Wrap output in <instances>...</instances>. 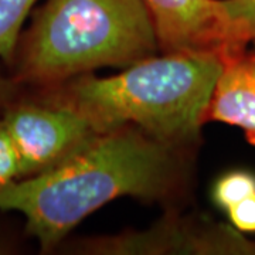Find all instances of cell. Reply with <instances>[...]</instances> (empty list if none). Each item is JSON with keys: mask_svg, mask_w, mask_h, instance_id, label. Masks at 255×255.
<instances>
[{"mask_svg": "<svg viewBox=\"0 0 255 255\" xmlns=\"http://www.w3.org/2000/svg\"><path fill=\"white\" fill-rule=\"evenodd\" d=\"M21 179V163L16 145L0 118V187Z\"/></svg>", "mask_w": 255, "mask_h": 255, "instance_id": "30bf717a", "label": "cell"}, {"mask_svg": "<svg viewBox=\"0 0 255 255\" xmlns=\"http://www.w3.org/2000/svg\"><path fill=\"white\" fill-rule=\"evenodd\" d=\"M255 193V174L246 170H234L221 176L214 184L213 200L227 211L248 196Z\"/></svg>", "mask_w": 255, "mask_h": 255, "instance_id": "9c48e42d", "label": "cell"}, {"mask_svg": "<svg viewBox=\"0 0 255 255\" xmlns=\"http://www.w3.org/2000/svg\"><path fill=\"white\" fill-rule=\"evenodd\" d=\"M223 67L219 53L167 51L128 65L112 77L82 75L60 84L54 98L78 111L98 133L135 127L176 147L190 143L206 124Z\"/></svg>", "mask_w": 255, "mask_h": 255, "instance_id": "7a4b0ae2", "label": "cell"}, {"mask_svg": "<svg viewBox=\"0 0 255 255\" xmlns=\"http://www.w3.org/2000/svg\"><path fill=\"white\" fill-rule=\"evenodd\" d=\"M18 84L14 78H4L0 75V105L11 102L16 97L18 90Z\"/></svg>", "mask_w": 255, "mask_h": 255, "instance_id": "7c38bea8", "label": "cell"}, {"mask_svg": "<svg viewBox=\"0 0 255 255\" xmlns=\"http://www.w3.org/2000/svg\"><path fill=\"white\" fill-rule=\"evenodd\" d=\"M149 9L160 47L166 51L234 54L219 0H142Z\"/></svg>", "mask_w": 255, "mask_h": 255, "instance_id": "5b68a950", "label": "cell"}, {"mask_svg": "<svg viewBox=\"0 0 255 255\" xmlns=\"http://www.w3.org/2000/svg\"><path fill=\"white\" fill-rule=\"evenodd\" d=\"M204 121L240 128L255 146V53L244 48L224 60Z\"/></svg>", "mask_w": 255, "mask_h": 255, "instance_id": "8992f818", "label": "cell"}, {"mask_svg": "<svg viewBox=\"0 0 255 255\" xmlns=\"http://www.w3.org/2000/svg\"><path fill=\"white\" fill-rule=\"evenodd\" d=\"M1 118L20 156L21 179L53 169L98 133L84 115L54 97L13 104Z\"/></svg>", "mask_w": 255, "mask_h": 255, "instance_id": "277c9868", "label": "cell"}, {"mask_svg": "<svg viewBox=\"0 0 255 255\" xmlns=\"http://www.w3.org/2000/svg\"><path fill=\"white\" fill-rule=\"evenodd\" d=\"M177 170L173 146L139 128H117L97 133L53 169L0 187V210L21 213L28 234L43 250H51L110 201L167 194Z\"/></svg>", "mask_w": 255, "mask_h": 255, "instance_id": "6da1fadb", "label": "cell"}, {"mask_svg": "<svg viewBox=\"0 0 255 255\" xmlns=\"http://www.w3.org/2000/svg\"><path fill=\"white\" fill-rule=\"evenodd\" d=\"M228 43L241 51L255 41V0H219Z\"/></svg>", "mask_w": 255, "mask_h": 255, "instance_id": "52a82bcc", "label": "cell"}, {"mask_svg": "<svg viewBox=\"0 0 255 255\" xmlns=\"http://www.w3.org/2000/svg\"><path fill=\"white\" fill-rule=\"evenodd\" d=\"M160 43L142 0H47L23 41L18 82L55 87L100 67H128Z\"/></svg>", "mask_w": 255, "mask_h": 255, "instance_id": "3957f363", "label": "cell"}, {"mask_svg": "<svg viewBox=\"0 0 255 255\" xmlns=\"http://www.w3.org/2000/svg\"><path fill=\"white\" fill-rule=\"evenodd\" d=\"M36 1L0 0V58L4 63H14L20 28Z\"/></svg>", "mask_w": 255, "mask_h": 255, "instance_id": "ba28073f", "label": "cell"}, {"mask_svg": "<svg viewBox=\"0 0 255 255\" xmlns=\"http://www.w3.org/2000/svg\"><path fill=\"white\" fill-rule=\"evenodd\" d=\"M233 227L243 233L255 234V193L227 210Z\"/></svg>", "mask_w": 255, "mask_h": 255, "instance_id": "8fae6325", "label": "cell"}]
</instances>
